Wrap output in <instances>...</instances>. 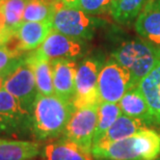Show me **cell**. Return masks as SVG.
Segmentation results:
<instances>
[{
  "instance_id": "1",
  "label": "cell",
  "mask_w": 160,
  "mask_h": 160,
  "mask_svg": "<svg viewBox=\"0 0 160 160\" xmlns=\"http://www.w3.org/2000/svg\"><path fill=\"white\" fill-rule=\"evenodd\" d=\"M75 108L73 103L56 95H38L31 111V133L38 140L63 134Z\"/></svg>"
},
{
  "instance_id": "2",
  "label": "cell",
  "mask_w": 160,
  "mask_h": 160,
  "mask_svg": "<svg viewBox=\"0 0 160 160\" xmlns=\"http://www.w3.org/2000/svg\"><path fill=\"white\" fill-rule=\"evenodd\" d=\"M98 160H157L160 157V133L143 127L127 138L105 147H92Z\"/></svg>"
},
{
  "instance_id": "3",
  "label": "cell",
  "mask_w": 160,
  "mask_h": 160,
  "mask_svg": "<svg viewBox=\"0 0 160 160\" xmlns=\"http://www.w3.org/2000/svg\"><path fill=\"white\" fill-rule=\"evenodd\" d=\"M112 57L128 70L131 88H134L160 62V51L142 39H134L124 42L112 53Z\"/></svg>"
},
{
  "instance_id": "4",
  "label": "cell",
  "mask_w": 160,
  "mask_h": 160,
  "mask_svg": "<svg viewBox=\"0 0 160 160\" xmlns=\"http://www.w3.org/2000/svg\"><path fill=\"white\" fill-rule=\"evenodd\" d=\"M53 30L76 40L91 39L97 27L96 19L80 8H69L59 2L52 18Z\"/></svg>"
},
{
  "instance_id": "5",
  "label": "cell",
  "mask_w": 160,
  "mask_h": 160,
  "mask_svg": "<svg viewBox=\"0 0 160 160\" xmlns=\"http://www.w3.org/2000/svg\"><path fill=\"white\" fill-rule=\"evenodd\" d=\"M131 88V75L114 59L101 67L98 77V92L101 102L119 103Z\"/></svg>"
},
{
  "instance_id": "6",
  "label": "cell",
  "mask_w": 160,
  "mask_h": 160,
  "mask_svg": "<svg viewBox=\"0 0 160 160\" xmlns=\"http://www.w3.org/2000/svg\"><path fill=\"white\" fill-rule=\"evenodd\" d=\"M100 62L94 58H88L77 67L75 78V94L72 103L75 109L100 104L98 92V77Z\"/></svg>"
},
{
  "instance_id": "7",
  "label": "cell",
  "mask_w": 160,
  "mask_h": 160,
  "mask_svg": "<svg viewBox=\"0 0 160 160\" xmlns=\"http://www.w3.org/2000/svg\"><path fill=\"white\" fill-rule=\"evenodd\" d=\"M3 89L9 92L22 108L31 114L39 92L32 68L26 60V55L21 65L5 78Z\"/></svg>"
},
{
  "instance_id": "8",
  "label": "cell",
  "mask_w": 160,
  "mask_h": 160,
  "mask_svg": "<svg viewBox=\"0 0 160 160\" xmlns=\"http://www.w3.org/2000/svg\"><path fill=\"white\" fill-rule=\"evenodd\" d=\"M98 107L99 104H96L75 109L63 132L65 138L91 153L98 122Z\"/></svg>"
},
{
  "instance_id": "9",
  "label": "cell",
  "mask_w": 160,
  "mask_h": 160,
  "mask_svg": "<svg viewBox=\"0 0 160 160\" xmlns=\"http://www.w3.org/2000/svg\"><path fill=\"white\" fill-rule=\"evenodd\" d=\"M31 131V114L4 89L0 91V133L19 135Z\"/></svg>"
},
{
  "instance_id": "10",
  "label": "cell",
  "mask_w": 160,
  "mask_h": 160,
  "mask_svg": "<svg viewBox=\"0 0 160 160\" xmlns=\"http://www.w3.org/2000/svg\"><path fill=\"white\" fill-rule=\"evenodd\" d=\"M40 58L53 62L59 59H76L83 52L82 45L79 40L67 37L53 30L37 50L32 51Z\"/></svg>"
},
{
  "instance_id": "11",
  "label": "cell",
  "mask_w": 160,
  "mask_h": 160,
  "mask_svg": "<svg viewBox=\"0 0 160 160\" xmlns=\"http://www.w3.org/2000/svg\"><path fill=\"white\" fill-rule=\"evenodd\" d=\"M135 29L143 41L160 51V0H149L135 21Z\"/></svg>"
},
{
  "instance_id": "12",
  "label": "cell",
  "mask_w": 160,
  "mask_h": 160,
  "mask_svg": "<svg viewBox=\"0 0 160 160\" xmlns=\"http://www.w3.org/2000/svg\"><path fill=\"white\" fill-rule=\"evenodd\" d=\"M51 62L53 68L54 95L66 101L72 102L75 94L77 62L74 59H59Z\"/></svg>"
},
{
  "instance_id": "13",
  "label": "cell",
  "mask_w": 160,
  "mask_h": 160,
  "mask_svg": "<svg viewBox=\"0 0 160 160\" xmlns=\"http://www.w3.org/2000/svg\"><path fill=\"white\" fill-rule=\"evenodd\" d=\"M52 22H23L12 34L23 52L39 48L52 31Z\"/></svg>"
},
{
  "instance_id": "14",
  "label": "cell",
  "mask_w": 160,
  "mask_h": 160,
  "mask_svg": "<svg viewBox=\"0 0 160 160\" xmlns=\"http://www.w3.org/2000/svg\"><path fill=\"white\" fill-rule=\"evenodd\" d=\"M42 160H94L92 153L67 138L47 143L42 149Z\"/></svg>"
},
{
  "instance_id": "15",
  "label": "cell",
  "mask_w": 160,
  "mask_h": 160,
  "mask_svg": "<svg viewBox=\"0 0 160 160\" xmlns=\"http://www.w3.org/2000/svg\"><path fill=\"white\" fill-rule=\"evenodd\" d=\"M137 88L148 104L154 124L160 125V62L138 83Z\"/></svg>"
},
{
  "instance_id": "16",
  "label": "cell",
  "mask_w": 160,
  "mask_h": 160,
  "mask_svg": "<svg viewBox=\"0 0 160 160\" xmlns=\"http://www.w3.org/2000/svg\"><path fill=\"white\" fill-rule=\"evenodd\" d=\"M122 113L140 120L146 125L154 124L148 104L137 86L130 88L119 102Z\"/></svg>"
},
{
  "instance_id": "17",
  "label": "cell",
  "mask_w": 160,
  "mask_h": 160,
  "mask_svg": "<svg viewBox=\"0 0 160 160\" xmlns=\"http://www.w3.org/2000/svg\"><path fill=\"white\" fill-rule=\"evenodd\" d=\"M41 152V145L37 142L0 138V160H30Z\"/></svg>"
},
{
  "instance_id": "18",
  "label": "cell",
  "mask_w": 160,
  "mask_h": 160,
  "mask_svg": "<svg viewBox=\"0 0 160 160\" xmlns=\"http://www.w3.org/2000/svg\"><path fill=\"white\" fill-rule=\"evenodd\" d=\"M143 127H146V124L140 120L128 117L126 114H121L119 119L106 131V133L92 147H105L118 140L127 138Z\"/></svg>"
},
{
  "instance_id": "19",
  "label": "cell",
  "mask_w": 160,
  "mask_h": 160,
  "mask_svg": "<svg viewBox=\"0 0 160 160\" xmlns=\"http://www.w3.org/2000/svg\"><path fill=\"white\" fill-rule=\"evenodd\" d=\"M26 60L32 68L39 94L44 96L54 95L52 62L37 57L33 52L26 55Z\"/></svg>"
},
{
  "instance_id": "20",
  "label": "cell",
  "mask_w": 160,
  "mask_h": 160,
  "mask_svg": "<svg viewBox=\"0 0 160 160\" xmlns=\"http://www.w3.org/2000/svg\"><path fill=\"white\" fill-rule=\"evenodd\" d=\"M122 110L119 103H108V102H100L98 107V122L96 127L94 142L92 146L106 133V131L112 126L121 116Z\"/></svg>"
},
{
  "instance_id": "21",
  "label": "cell",
  "mask_w": 160,
  "mask_h": 160,
  "mask_svg": "<svg viewBox=\"0 0 160 160\" xmlns=\"http://www.w3.org/2000/svg\"><path fill=\"white\" fill-rule=\"evenodd\" d=\"M148 0H117L110 8V14L120 23H128L138 17Z\"/></svg>"
},
{
  "instance_id": "22",
  "label": "cell",
  "mask_w": 160,
  "mask_h": 160,
  "mask_svg": "<svg viewBox=\"0 0 160 160\" xmlns=\"http://www.w3.org/2000/svg\"><path fill=\"white\" fill-rule=\"evenodd\" d=\"M28 0H4L2 4L5 18V29L12 32L23 23L24 9Z\"/></svg>"
},
{
  "instance_id": "23",
  "label": "cell",
  "mask_w": 160,
  "mask_h": 160,
  "mask_svg": "<svg viewBox=\"0 0 160 160\" xmlns=\"http://www.w3.org/2000/svg\"><path fill=\"white\" fill-rule=\"evenodd\" d=\"M25 55L20 56L12 52L5 46L0 47V75L6 78L24 60Z\"/></svg>"
},
{
  "instance_id": "24",
  "label": "cell",
  "mask_w": 160,
  "mask_h": 160,
  "mask_svg": "<svg viewBox=\"0 0 160 160\" xmlns=\"http://www.w3.org/2000/svg\"><path fill=\"white\" fill-rule=\"evenodd\" d=\"M117 0H79V8L88 15H100L110 12Z\"/></svg>"
},
{
  "instance_id": "25",
  "label": "cell",
  "mask_w": 160,
  "mask_h": 160,
  "mask_svg": "<svg viewBox=\"0 0 160 160\" xmlns=\"http://www.w3.org/2000/svg\"><path fill=\"white\" fill-rule=\"evenodd\" d=\"M63 5L69 6V8H79V0H59Z\"/></svg>"
},
{
  "instance_id": "26",
  "label": "cell",
  "mask_w": 160,
  "mask_h": 160,
  "mask_svg": "<svg viewBox=\"0 0 160 160\" xmlns=\"http://www.w3.org/2000/svg\"><path fill=\"white\" fill-rule=\"evenodd\" d=\"M5 18H4V14H3V9L2 6L0 8V33L5 31Z\"/></svg>"
},
{
  "instance_id": "27",
  "label": "cell",
  "mask_w": 160,
  "mask_h": 160,
  "mask_svg": "<svg viewBox=\"0 0 160 160\" xmlns=\"http://www.w3.org/2000/svg\"><path fill=\"white\" fill-rule=\"evenodd\" d=\"M9 34H11V32L8 30H5V31H3V32L0 33V47L4 46L6 41H8V39Z\"/></svg>"
},
{
  "instance_id": "28",
  "label": "cell",
  "mask_w": 160,
  "mask_h": 160,
  "mask_svg": "<svg viewBox=\"0 0 160 160\" xmlns=\"http://www.w3.org/2000/svg\"><path fill=\"white\" fill-rule=\"evenodd\" d=\"M4 80H5V78H4V77H2V76L0 75V91H1V89H3V84H4Z\"/></svg>"
},
{
  "instance_id": "29",
  "label": "cell",
  "mask_w": 160,
  "mask_h": 160,
  "mask_svg": "<svg viewBox=\"0 0 160 160\" xmlns=\"http://www.w3.org/2000/svg\"><path fill=\"white\" fill-rule=\"evenodd\" d=\"M3 2H4V0H0V8H1V6H2Z\"/></svg>"
}]
</instances>
